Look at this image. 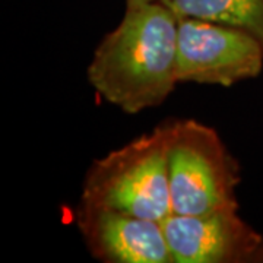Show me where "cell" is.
Listing matches in <instances>:
<instances>
[{
    "label": "cell",
    "instance_id": "cell-1",
    "mask_svg": "<svg viewBox=\"0 0 263 263\" xmlns=\"http://www.w3.org/2000/svg\"><path fill=\"white\" fill-rule=\"evenodd\" d=\"M177 25L179 18L160 0L126 6L88 66L97 92L129 114L160 105L179 82Z\"/></svg>",
    "mask_w": 263,
    "mask_h": 263
},
{
    "label": "cell",
    "instance_id": "cell-2",
    "mask_svg": "<svg viewBox=\"0 0 263 263\" xmlns=\"http://www.w3.org/2000/svg\"><path fill=\"white\" fill-rule=\"evenodd\" d=\"M81 202L164 222L173 214L164 126L95 161Z\"/></svg>",
    "mask_w": 263,
    "mask_h": 263
},
{
    "label": "cell",
    "instance_id": "cell-3",
    "mask_svg": "<svg viewBox=\"0 0 263 263\" xmlns=\"http://www.w3.org/2000/svg\"><path fill=\"white\" fill-rule=\"evenodd\" d=\"M164 129L173 214L238 209L240 170L219 135L196 120H177Z\"/></svg>",
    "mask_w": 263,
    "mask_h": 263
},
{
    "label": "cell",
    "instance_id": "cell-4",
    "mask_svg": "<svg viewBox=\"0 0 263 263\" xmlns=\"http://www.w3.org/2000/svg\"><path fill=\"white\" fill-rule=\"evenodd\" d=\"M263 46L247 31L196 18H179L177 79L230 86L260 73Z\"/></svg>",
    "mask_w": 263,
    "mask_h": 263
},
{
    "label": "cell",
    "instance_id": "cell-5",
    "mask_svg": "<svg viewBox=\"0 0 263 263\" xmlns=\"http://www.w3.org/2000/svg\"><path fill=\"white\" fill-rule=\"evenodd\" d=\"M174 263L256 262L263 238L238 216V209L200 215H171L162 222Z\"/></svg>",
    "mask_w": 263,
    "mask_h": 263
},
{
    "label": "cell",
    "instance_id": "cell-6",
    "mask_svg": "<svg viewBox=\"0 0 263 263\" xmlns=\"http://www.w3.org/2000/svg\"><path fill=\"white\" fill-rule=\"evenodd\" d=\"M76 224L94 257L108 263H174L162 222L81 202Z\"/></svg>",
    "mask_w": 263,
    "mask_h": 263
},
{
    "label": "cell",
    "instance_id": "cell-7",
    "mask_svg": "<svg viewBox=\"0 0 263 263\" xmlns=\"http://www.w3.org/2000/svg\"><path fill=\"white\" fill-rule=\"evenodd\" d=\"M177 18H196L245 29L263 46V0H160Z\"/></svg>",
    "mask_w": 263,
    "mask_h": 263
},
{
    "label": "cell",
    "instance_id": "cell-8",
    "mask_svg": "<svg viewBox=\"0 0 263 263\" xmlns=\"http://www.w3.org/2000/svg\"><path fill=\"white\" fill-rule=\"evenodd\" d=\"M148 2H155V0H126V6L141 5V3H148Z\"/></svg>",
    "mask_w": 263,
    "mask_h": 263
},
{
    "label": "cell",
    "instance_id": "cell-9",
    "mask_svg": "<svg viewBox=\"0 0 263 263\" xmlns=\"http://www.w3.org/2000/svg\"><path fill=\"white\" fill-rule=\"evenodd\" d=\"M256 262H263V249H262V252L259 253V256H257V260Z\"/></svg>",
    "mask_w": 263,
    "mask_h": 263
}]
</instances>
